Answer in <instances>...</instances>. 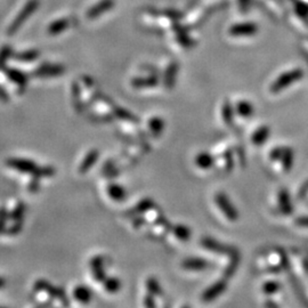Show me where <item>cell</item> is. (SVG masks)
<instances>
[{"mask_svg":"<svg viewBox=\"0 0 308 308\" xmlns=\"http://www.w3.org/2000/svg\"><path fill=\"white\" fill-rule=\"evenodd\" d=\"M6 165L8 167L15 169V170L23 172V173H30V175H34L38 171L39 167L34 164L32 160H28V159H21V158H10L7 159Z\"/></svg>","mask_w":308,"mask_h":308,"instance_id":"2","label":"cell"},{"mask_svg":"<svg viewBox=\"0 0 308 308\" xmlns=\"http://www.w3.org/2000/svg\"><path fill=\"white\" fill-rule=\"evenodd\" d=\"M132 84L135 88H144V87H153L155 84H158L157 78L154 77H148V78H143V79H140V78H136V79L133 80Z\"/></svg>","mask_w":308,"mask_h":308,"instance_id":"22","label":"cell"},{"mask_svg":"<svg viewBox=\"0 0 308 308\" xmlns=\"http://www.w3.org/2000/svg\"><path fill=\"white\" fill-rule=\"evenodd\" d=\"M303 77V72L299 69L292 70L288 73H283L281 77L278 78L270 88V91L273 94H278L280 91H282L284 88L289 87L290 84H292L296 81H298L300 78Z\"/></svg>","mask_w":308,"mask_h":308,"instance_id":"1","label":"cell"},{"mask_svg":"<svg viewBox=\"0 0 308 308\" xmlns=\"http://www.w3.org/2000/svg\"><path fill=\"white\" fill-rule=\"evenodd\" d=\"M114 103H113L111 100H110L109 97H105L103 96L101 97L100 100L97 101L96 103V111L100 112L101 114L103 113L104 115H110L109 112L111 111H114Z\"/></svg>","mask_w":308,"mask_h":308,"instance_id":"14","label":"cell"},{"mask_svg":"<svg viewBox=\"0 0 308 308\" xmlns=\"http://www.w3.org/2000/svg\"><path fill=\"white\" fill-rule=\"evenodd\" d=\"M38 57V53L37 52H26L24 54H21L17 56V58L22 59V61H33Z\"/></svg>","mask_w":308,"mask_h":308,"instance_id":"32","label":"cell"},{"mask_svg":"<svg viewBox=\"0 0 308 308\" xmlns=\"http://www.w3.org/2000/svg\"><path fill=\"white\" fill-rule=\"evenodd\" d=\"M154 208V202L150 199H145L143 201H140V203H138L135 208H134L133 211H130L129 214L130 215H138V214H141V212H146L148 210H151V209Z\"/></svg>","mask_w":308,"mask_h":308,"instance_id":"23","label":"cell"},{"mask_svg":"<svg viewBox=\"0 0 308 308\" xmlns=\"http://www.w3.org/2000/svg\"><path fill=\"white\" fill-rule=\"evenodd\" d=\"M6 74L8 77V79L10 81H13L14 84H16L17 86L21 88H24L28 84V78L24 73L21 72L19 70H14V69H8L6 70Z\"/></svg>","mask_w":308,"mask_h":308,"instance_id":"11","label":"cell"},{"mask_svg":"<svg viewBox=\"0 0 308 308\" xmlns=\"http://www.w3.org/2000/svg\"><path fill=\"white\" fill-rule=\"evenodd\" d=\"M5 284H6V281H5V279L0 278V288H3V286H5Z\"/></svg>","mask_w":308,"mask_h":308,"instance_id":"41","label":"cell"},{"mask_svg":"<svg viewBox=\"0 0 308 308\" xmlns=\"http://www.w3.org/2000/svg\"><path fill=\"white\" fill-rule=\"evenodd\" d=\"M113 113H114V115L116 116V118L121 119V120H123V121L138 122V118H137V116L134 115L132 112L127 111V110H125V109L115 108L114 111H113Z\"/></svg>","mask_w":308,"mask_h":308,"instance_id":"21","label":"cell"},{"mask_svg":"<svg viewBox=\"0 0 308 308\" xmlns=\"http://www.w3.org/2000/svg\"><path fill=\"white\" fill-rule=\"evenodd\" d=\"M104 266V257L96 256L90 260V267L91 270H96V268H101Z\"/></svg>","mask_w":308,"mask_h":308,"instance_id":"31","label":"cell"},{"mask_svg":"<svg viewBox=\"0 0 308 308\" xmlns=\"http://www.w3.org/2000/svg\"><path fill=\"white\" fill-rule=\"evenodd\" d=\"M283 151H284V147H275L272 150L271 154H270V159L272 161L275 160H281Z\"/></svg>","mask_w":308,"mask_h":308,"instance_id":"33","label":"cell"},{"mask_svg":"<svg viewBox=\"0 0 308 308\" xmlns=\"http://www.w3.org/2000/svg\"><path fill=\"white\" fill-rule=\"evenodd\" d=\"M9 56V49L5 47L3 49H1V52H0V66L3 65V63H5L6 58Z\"/></svg>","mask_w":308,"mask_h":308,"instance_id":"36","label":"cell"},{"mask_svg":"<svg viewBox=\"0 0 308 308\" xmlns=\"http://www.w3.org/2000/svg\"><path fill=\"white\" fill-rule=\"evenodd\" d=\"M34 289L37 290V291L46 292L51 297H57L59 300H62L64 305H69V302L66 300L68 298H65V295H64V292H63V290L56 288V286L51 284V283L47 281H45V280H38L34 284Z\"/></svg>","mask_w":308,"mask_h":308,"instance_id":"4","label":"cell"},{"mask_svg":"<svg viewBox=\"0 0 308 308\" xmlns=\"http://www.w3.org/2000/svg\"><path fill=\"white\" fill-rule=\"evenodd\" d=\"M23 227V219H20V221H15L13 226H10L8 229H6V233H8L10 235H16L22 231Z\"/></svg>","mask_w":308,"mask_h":308,"instance_id":"30","label":"cell"},{"mask_svg":"<svg viewBox=\"0 0 308 308\" xmlns=\"http://www.w3.org/2000/svg\"><path fill=\"white\" fill-rule=\"evenodd\" d=\"M297 225L300 226V227H305L308 228V216H304V217H300L296 221Z\"/></svg>","mask_w":308,"mask_h":308,"instance_id":"37","label":"cell"},{"mask_svg":"<svg viewBox=\"0 0 308 308\" xmlns=\"http://www.w3.org/2000/svg\"><path fill=\"white\" fill-rule=\"evenodd\" d=\"M235 112L238 113L241 118H250V116L253 114L254 109L251 103L246 102V101H241L239 103H236Z\"/></svg>","mask_w":308,"mask_h":308,"instance_id":"13","label":"cell"},{"mask_svg":"<svg viewBox=\"0 0 308 308\" xmlns=\"http://www.w3.org/2000/svg\"><path fill=\"white\" fill-rule=\"evenodd\" d=\"M39 178H37V177H33V180L30 183L29 185V191L30 192H35V191H38L39 189Z\"/></svg>","mask_w":308,"mask_h":308,"instance_id":"38","label":"cell"},{"mask_svg":"<svg viewBox=\"0 0 308 308\" xmlns=\"http://www.w3.org/2000/svg\"><path fill=\"white\" fill-rule=\"evenodd\" d=\"M104 285H105V289L108 290L109 292H118L120 286H121V283H120V281L116 278H110V279H105L104 280Z\"/></svg>","mask_w":308,"mask_h":308,"instance_id":"27","label":"cell"},{"mask_svg":"<svg viewBox=\"0 0 308 308\" xmlns=\"http://www.w3.org/2000/svg\"><path fill=\"white\" fill-rule=\"evenodd\" d=\"M280 283L279 282H273V281H270V282H266L265 284L263 285V288H261V290H263L264 293H266V295H272V293H274L278 291V290L280 289Z\"/></svg>","mask_w":308,"mask_h":308,"instance_id":"29","label":"cell"},{"mask_svg":"<svg viewBox=\"0 0 308 308\" xmlns=\"http://www.w3.org/2000/svg\"><path fill=\"white\" fill-rule=\"evenodd\" d=\"M202 246L205 248V249L214 251V252H222V253H227V251H231L232 249H229L227 247L222 246L221 243L216 242L215 240L211 239H204L202 242Z\"/></svg>","mask_w":308,"mask_h":308,"instance_id":"16","label":"cell"},{"mask_svg":"<svg viewBox=\"0 0 308 308\" xmlns=\"http://www.w3.org/2000/svg\"><path fill=\"white\" fill-rule=\"evenodd\" d=\"M282 168L284 172H288L292 167V161H293V153L292 150L290 147H284V151H283L282 158Z\"/></svg>","mask_w":308,"mask_h":308,"instance_id":"19","label":"cell"},{"mask_svg":"<svg viewBox=\"0 0 308 308\" xmlns=\"http://www.w3.org/2000/svg\"><path fill=\"white\" fill-rule=\"evenodd\" d=\"M98 157H100V152H98L97 150H91L88 152V154L84 157L83 162H81V165L79 167V172L86 173L95 164H96L98 160Z\"/></svg>","mask_w":308,"mask_h":308,"instance_id":"8","label":"cell"},{"mask_svg":"<svg viewBox=\"0 0 308 308\" xmlns=\"http://www.w3.org/2000/svg\"><path fill=\"white\" fill-rule=\"evenodd\" d=\"M108 194L112 200L118 201V202H121L127 196L125 187L119 185V184H110L108 186Z\"/></svg>","mask_w":308,"mask_h":308,"instance_id":"10","label":"cell"},{"mask_svg":"<svg viewBox=\"0 0 308 308\" xmlns=\"http://www.w3.org/2000/svg\"><path fill=\"white\" fill-rule=\"evenodd\" d=\"M91 292L89 288L84 285H78L77 288L73 290V297L76 298L79 303L88 304L91 300Z\"/></svg>","mask_w":308,"mask_h":308,"instance_id":"12","label":"cell"},{"mask_svg":"<svg viewBox=\"0 0 308 308\" xmlns=\"http://www.w3.org/2000/svg\"><path fill=\"white\" fill-rule=\"evenodd\" d=\"M0 101L3 102V103H7L9 101L8 94H7L5 89H3V88H1V87H0Z\"/></svg>","mask_w":308,"mask_h":308,"instance_id":"39","label":"cell"},{"mask_svg":"<svg viewBox=\"0 0 308 308\" xmlns=\"http://www.w3.org/2000/svg\"><path fill=\"white\" fill-rule=\"evenodd\" d=\"M278 209L283 215H288L292 211L289 193L285 190H281L278 194Z\"/></svg>","mask_w":308,"mask_h":308,"instance_id":"7","label":"cell"},{"mask_svg":"<svg viewBox=\"0 0 308 308\" xmlns=\"http://www.w3.org/2000/svg\"><path fill=\"white\" fill-rule=\"evenodd\" d=\"M182 266L187 271H202L209 266V264L202 258H189L183 261Z\"/></svg>","mask_w":308,"mask_h":308,"instance_id":"9","label":"cell"},{"mask_svg":"<svg viewBox=\"0 0 308 308\" xmlns=\"http://www.w3.org/2000/svg\"><path fill=\"white\" fill-rule=\"evenodd\" d=\"M216 204L218 205V208L221 209L223 214L225 215V217L231 222L238 221V211L235 210L234 205L231 203V201L228 200V197L225 196L224 193H217L215 196Z\"/></svg>","mask_w":308,"mask_h":308,"instance_id":"3","label":"cell"},{"mask_svg":"<svg viewBox=\"0 0 308 308\" xmlns=\"http://www.w3.org/2000/svg\"><path fill=\"white\" fill-rule=\"evenodd\" d=\"M64 73V68L61 65H42L41 68H39L35 72L33 73L34 76L37 77H56V76H61V74Z\"/></svg>","mask_w":308,"mask_h":308,"instance_id":"6","label":"cell"},{"mask_svg":"<svg viewBox=\"0 0 308 308\" xmlns=\"http://www.w3.org/2000/svg\"><path fill=\"white\" fill-rule=\"evenodd\" d=\"M24 212H26V204H24L23 202H21L17 204L15 208H14L12 214L9 215V218L14 219V221H20V219H23Z\"/></svg>","mask_w":308,"mask_h":308,"instance_id":"28","label":"cell"},{"mask_svg":"<svg viewBox=\"0 0 308 308\" xmlns=\"http://www.w3.org/2000/svg\"><path fill=\"white\" fill-rule=\"evenodd\" d=\"M173 235L180 241H187L191 238V231L189 227L184 225H177L172 228Z\"/></svg>","mask_w":308,"mask_h":308,"instance_id":"24","label":"cell"},{"mask_svg":"<svg viewBox=\"0 0 308 308\" xmlns=\"http://www.w3.org/2000/svg\"><path fill=\"white\" fill-rule=\"evenodd\" d=\"M214 158L209 153H201L196 158V165L200 169H209L214 166Z\"/></svg>","mask_w":308,"mask_h":308,"instance_id":"17","label":"cell"},{"mask_svg":"<svg viewBox=\"0 0 308 308\" xmlns=\"http://www.w3.org/2000/svg\"><path fill=\"white\" fill-rule=\"evenodd\" d=\"M176 72H177V70H176L175 68H173V66H171L170 70H169V72H168V76H166V80H165L166 86H168L169 88L172 87L173 79H175V74H176Z\"/></svg>","mask_w":308,"mask_h":308,"instance_id":"34","label":"cell"},{"mask_svg":"<svg viewBox=\"0 0 308 308\" xmlns=\"http://www.w3.org/2000/svg\"><path fill=\"white\" fill-rule=\"evenodd\" d=\"M225 289L226 282L224 280H219V281L214 283V284L210 285L207 290H205L202 295V300L203 302H211V300L217 298L218 296H221L222 293L225 291Z\"/></svg>","mask_w":308,"mask_h":308,"instance_id":"5","label":"cell"},{"mask_svg":"<svg viewBox=\"0 0 308 308\" xmlns=\"http://www.w3.org/2000/svg\"><path fill=\"white\" fill-rule=\"evenodd\" d=\"M144 304H145V306H148V307H153V306H155V304H154V302H153V298H152V295L145 297Z\"/></svg>","mask_w":308,"mask_h":308,"instance_id":"40","label":"cell"},{"mask_svg":"<svg viewBox=\"0 0 308 308\" xmlns=\"http://www.w3.org/2000/svg\"><path fill=\"white\" fill-rule=\"evenodd\" d=\"M268 136H270V128L264 126L253 133V136L251 138V140H252V143L254 145H263L264 141L268 138Z\"/></svg>","mask_w":308,"mask_h":308,"instance_id":"18","label":"cell"},{"mask_svg":"<svg viewBox=\"0 0 308 308\" xmlns=\"http://www.w3.org/2000/svg\"><path fill=\"white\" fill-rule=\"evenodd\" d=\"M93 274H94V276H95V279H96L98 282H104V280L106 279L104 268H103V267L96 268V270H94V271H93Z\"/></svg>","mask_w":308,"mask_h":308,"instance_id":"35","label":"cell"},{"mask_svg":"<svg viewBox=\"0 0 308 308\" xmlns=\"http://www.w3.org/2000/svg\"><path fill=\"white\" fill-rule=\"evenodd\" d=\"M148 129L153 137H159L165 129V121L161 118H152L148 122Z\"/></svg>","mask_w":308,"mask_h":308,"instance_id":"15","label":"cell"},{"mask_svg":"<svg viewBox=\"0 0 308 308\" xmlns=\"http://www.w3.org/2000/svg\"><path fill=\"white\" fill-rule=\"evenodd\" d=\"M72 101L74 109L77 110L78 112H81L84 110V101L80 98V88L79 84L74 83L72 84Z\"/></svg>","mask_w":308,"mask_h":308,"instance_id":"20","label":"cell"},{"mask_svg":"<svg viewBox=\"0 0 308 308\" xmlns=\"http://www.w3.org/2000/svg\"><path fill=\"white\" fill-rule=\"evenodd\" d=\"M233 114H234V112H233L232 105L229 104L228 102H226L225 104L223 105V109H222L223 121H224L226 125H232L233 123Z\"/></svg>","mask_w":308,"mask_h":308,"instance_id":"26","label":"cell"},{"mask_svg":"<svg viewBox=\"0 0 308 308\" xmlns=\"http://www.w3.org/2000/svg\"><path fill=\"white\" fill-rule=\"evenodd\" d=\"M146 288H147V291L150 292V295H152V296H161L162 295L161 285L159 284V282L153 278L147 279Z\"/></svg>","mask_w":308,"mask_h":308,"instance_id":"25","label":"cell"}]
</instances>
